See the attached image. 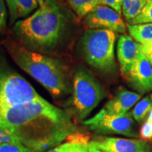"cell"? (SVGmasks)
Wrapping results in <instances>:
<instances>
[{
    "label": "cell",
    "mask_w": 152,
    "mask_h": 152,
    "mask_svg": "<svg viewBox=\"0 0 152 152\" xmlns=\"http://www.w3.org/2000/svg\"><path fill=\"white\" fill-rule=\"evenodd\" d=\"M0 128L12 133L34 152L56 147L77 131L68 113L41 96L0 110Z\"/></svg>",
    "instance_id": "cell-1"
},
{
    "label": "cell",
    "mask_w": 152,
    "mask_h": 152,
    "mask_svg": "<svg viewBox=\"0 0 152 152\" xmlns=\"http://www.w3.org/2000/svg\"><path fill=\"white\" fill-rule=\"evenodd\" d=\"M67 18L58 0H45L26 19L17 21L14 32L23 47L39 53L49 52L61 40Z\"/></svg>",
    "instance_id": "cell-2"
},
{
    "label": "cell",
    "mask_w": 152,
    "mask_h": 152,
    "mask_svg": "<svg viewBox=\"0 0 152 152\" xmlns=\"http://www.w3.org/2000/svg\"><path fill=\"white\" fill-rule=\"evenodd\" d=\"M9 52L17 65L54 97H61L71 92L67 71L59 60L18 45H11Z\"/></svg>",
    "instance_id": "cell-3"
},
{
    "label": "cell",
    "mask_w": 152,
    "mask_h": 152,
    "mask_svg": "<svg viewBox=\"0 0 152 152\" xmlns=\"http://www.w3.org/2000/svg\"><path fill=\"white\" fill-rule=\"evenodd\" d=\"M115 33L112 30H87L82 38V49L87 64L104 73L113 72L115 69Z\"/></svg>",
    "instance_id": "cell-4"
},
{
    "label": "cell",
    "mask_w": 152,
    "mask_h": 152,
    "mask_svg": "<svg viewBox=\"0 0 152 152\" xmlns=\"http://www.w3.org/2000/svg\"><path fill=\"white\" fill-rule=\"evenodd\" d=\"M105 96L102 85L85 68L76 70L73 80V106L77 120L83 121L90 115Z\"/></svg>",
    "instance_id": "cell-5"
},
{
    "label": "cell",
    "mask_w": 152,
    "mask_h": 152,
    "mask_svg": "<svg viewBox=\"0 0 152 152\" xmlns=\"http://www.w3.org/2000/svg\"><path fill=\"white\" fill-rule=\"evenodd\" d=\"M39 97L31 85L18 73L0 69V110L28 103Z\"/></svg>",
    "instance_id": "cell-6"
},
{
    "label": "cell",
    "mask_w": 152,
    "mask_h": 152,
    "mask_svg": "<svg viewBox=\"0 0 152 152\" xmlns=\"http://www.w3.org/2000/svg\"><path fill=\"white\" fill-rule=\"evenodd\" d=\"M83 123L98 134H122L132 137L138 136L134 128L132 113L129 112L122 115H109L101 110Z\"/></svg>",
    "instance_id": "cell-7"
},
{
    "label": "cell",
    "mask_w": 152,
    "mask_h": 152,
    "mask_svg": "<svg viewBox=\"0 0 152 152\" xmlns=\"http://www.w3.org/2000/svg\"><path fill=\"white\" fill-rule=\"evenodd\" d=\"M84 24L90 29H106L122 33L126 31L121 14L106 5H96L85 16Z\"/></svg>",
    "instance_id": "cell-8"
},
{
    "label": "cell",
    "mask_w": 152,
    "mask_h": 152,
    "mask_svg": "<svg viewBox=\"0 0 152 152\" xmlns=\"http://www.w3.org/2000/svg\"><path fill=\"white\" fill-rule=\"evenodd\" d=\"M87 146L102 152H152L147 142L134 139L104 137L90 142Z\"/></svg>",
    "instance_id": "cell-9"
},
{
    "label": "cell",
    "mask_w": 152,
    "mask_h": 152,
    "mask_svg": "<svg viewBox=\"0 0 152 152\" xmlns=\"http://www.w3.org/2000/svg\"><path fill=\"white\" fill-rule=\"evenodd\" d=\"M134 90L141 94L152 89V66L142 52L137 59L125 76Z\"/></svg>",
    "instance_id": "cell-10"
},
{
    "label": "cell",
    "mask_w": 152,
    "mask_h": 152,
    "mask_svg": "<svg viewBox=\"0 0 152 152\" xmlns=\"http://www.w3.org/2000/svg\"><path fill=\"white\" fill-rule=\"evenodd\" d=\"M141 52V44L135 42L127 35L120 36L117 44V56L123 75L125 76L130 71Z\"/></svg>",
    "instance_id": "cell-11"
},
{
    "label": "cell",
    "mask_w": 152,
    "mask_h": 152,
    "mask_svg": "<svg viewBox=\"0 0 152 152\" xmlns=\"http://www.w3.org/2000/svg\"><path fill=\"white\" fill-rule=\"evenodd\" d=\"M140 98V94L121 88L117 91L115 96L104 105L102 110L109 115H124Z\"/></svg>",
    "instance_id": "cell-12"
},
{
    "label": "cell",
    "mask_w": 152,
    "mask_h": 152,
    "mask_svg": "<svg viewBox=\"0 0 152 152\" xmlns=\"http://www.w3.org/2000/svg\"><path fill=\"white\" fill-rule=\"evenodd\" d=\"M8 7L10 21L14 23L19 18H25L38 8L37 0H5Z\"/></svg>",
    "instance_id": "cell-13"
},
{
    "label": "cell",
    "mask_w": 152,
    "mask_h": 152,
    "mask_svg": "<svg viewBox=\"0 0 152 152\" xmlns=\"http://www.w3.org/2000/svg\"><path fill=\"white\" fill-rule=\"evenodd\" d=\"M128 32L133 39L140 44L152 42V23H141L127 26Z\"/></svg>",
    "instance_id": "cell-14"
},
{
    "label": "cell",
    "mask_w": 152,
    "mask_h": 152,
    "mask_svg": "<svg viewBox=\"0 0 152 152\" xmlns=\"http://www.w3.org/2000/svg\"><path fill=\"white\" fill-rule=\"evenodd\" d=\"M66 1L79 19L84 18L96 5L99 4V0H66Z\"/></svg>",
    "instance_id": "cell-15"
},
{
    "label": "cell",
    "mask_w": 152,
    "mask_h": 152,
    "mask_svg": "<svg viewBox=\"0 0 152 152\" xmlns=\"http://www.w3.org/2000/svg\"><path fill=\"white\" fill-rule=\"evenodd\" d=\"M151 109L152 100L150 96H147L136 104L132 112V115L137 122H143L148 117Z\"/></svg>",
    "instance_id": "cell-16"
},
{
    "label": "cell",
    "mask_w": 152,
    "mask_h": 152,
    "mask_svg": "<svg viewBox=\"0 0 152 152\" xmlns=\"http://www.w3.org/2000/svg\"><path fill=\"white\" fill-rule=\"evenodd\" d=\"M141 23H152V0H147L140 14L128 21L130 25Z\"/></svg>",
    "instance_id": "cell-17"
},
{
    "label": "cell",
    "mask_w": 152,
    "mask_h": 152,
    "mask_svg": "<svg viewBox=\"0 0 152 152\" xmlns=\"http://www.w3.org/2000/svg\"><path fill=\"white\" fill-rule=\"evenodd\" d=\"M147 1V0H133L130 9L123 14L127 21L128 22L129 20L138 16L145 6Z\"/></svg>",
    "instance_id": "cell-18"
},
{
    "label": "cell",
    "mask_w": 152,
    "mask_h": 152,
    "mask_svg": "<svg viewBox=\"0 0 152 152\" xmlns=\"http://www.w3.org/2000/svg\"><path fill=\"white\" fill-rule=\"evenodd\" d=\"M0 152H34L20 142L4 144L0 145Z\"/></svg>",
    "instance_id": "cell-19"
},
{
    "label": "cell",
    "mask_w": 152,
    "mask_h": 152,
    "mask_svg": "<svg viewBox=\"0 0 152 152\" xmlns=\"http://www.w3.org/2000/svg\"><path fill=\"white\" fill-rule=\"evenodd\" d=\"M19 140L16 136L12 133L4 129L0 128V145L4 144L12 143V142H18Z\"/></svg>",
    "instance_id": "cell-20"
},
{
    "label": "cell",
    "mask_w": 152,
    "mask_h": 152,
    "mask_svg": "<svg viewBox=\"0 0 152 152\" xmlns=\"http://www.w3.org/2000/svg\"><path fill=\"white\" fill-rule=\"evenodd\" d=\"M140 137L144 141L152 139V123L149 121H146L140 129Z\"/></svg>",
    "instance_id": "cell-21"
},
{
    "label": "cell",
    "mask_w": 152,
    "mask_h": 152,
    "mask_svg": "<svg viewBox=\"0 0 152 152\" xmlns=\"http://www.w3.org/2000/svg\"><path fill=\"white\" fill-rule=\"evenodd\" d=\"M65 152H90V151L86 143L72 141L70 147Z\"/></svg>",
    "instance_id": "cell-22"
},
{
    "label": "cell",
    "mask_w": 152,
    "mask_h": 152,
    "mask_svg": "<svg viewBox=\"0 0 152 152\" xmlns=\"http://www.w3.org/2000/svg\"><path fill=\"white\" fill-rule=\"evenodd\" d=\"M123 1V0H99V4L108 6L121 14L122 12Z\"/></svg>",
    "instance_id": "cell-23"
},
{
    "label": "cell",
    "mask_w": 152,
    "mask_h": 152,
    "mask_svg": "<svg viewBox=\"0 0 152 152\" xmlns=\"http://www.w3.org/2000/svg\"><path fill=\"white\" fill-rule=\"evenodd\" d=\"M7 9L4 0H0V30L6 26L7 22Z\"/></svg>",
    "instance_id": "cell-24"
},
{
    "label": "cell",
    "mask_w": 152,
    "mask_h": 152,
    "mask_svg": "<svg viewBox=\"0 0 152 152\" xmlns=\"http://www.w3.org/2000/svg\"><path fill=\"white\" fill-rule=\"evenodd\" d=\"M142 52L146 57L152 56V42L141 45Z\"/></svg>",
    "instance_id": "cell-25"
},
{
    "label": "cell",
    "mask_w": 152,
    "mask_h": 152,
    "mask_svg": "<svg viewBox=\"0 0 152 152\" xmlns=\"http://www.w3.org/2000/svg\"><path fill=\"white\" fill-rule=\"evenodd\" d=\"M71 143H72V141L66 142V143L61 144V145L58 146V147H55L54 148H53V149H50L49 151L47 152H65L66 150L70 147Z\"/></svg>",
    "instance_id": "cell-26"
},
{
    "label": "cell",
    "mask_w": 152,
    "mask_h": 152,
    "mask_svg": "<svg viewBox=\"0 0 152 152\" xmlns=\"http://www.w3.org/2000/svg\"><path fill=\"white\" fill-rule=\"evenodd\" d=\"M148 121H149L152 123V109L149 112V115H148Z\"/></svg>",
    "instance_id": "cell-27"
},
{
    "label": "cell",
    "mask_w": 152,
    "mask_h": 152,
    "mask_svg": "<svg viewBox=\"0 0 152 152\" xmlns=\"http://www.w3.org/2000/svg\"><path fill=\"white\" fill-rule=\"evenodd\" d=\"M38 4H39V7H42V6L43 5L44 2H45V0H37Z\"/></svg>",
    "instance_id": "cell-28"
},
{
    "label": "cell",
    "mask_w": 152,
    "mask_h": 152,
    "mask_svg": "<svg viewBox=\"0 0 152 152\" xmlns=\"http://www.w3.org/2000/svg\"><path fill=\"white\" fill-rule=\"evenodd\" d=\"M147 58H148V60H149V61L150 64H151V66H152V56H149V57H147Z\"/></svg>",
    "instance_id": "cell-29"
},
{
    "label": "cell",
    "mask_w": 152,
    "mask_h": 152,
    "mask_svg": "<svg viewBox=\"0 0 152 152\" xmlns=\"http://www.w3.org/2000/svg\"><path fill=\"white\" fill-rule=\"evenodd\" d=\"M150 97H151V100H152V95H150Z\"/></svg>",
    "instance_id": "cell-30"
}]
</instances>
